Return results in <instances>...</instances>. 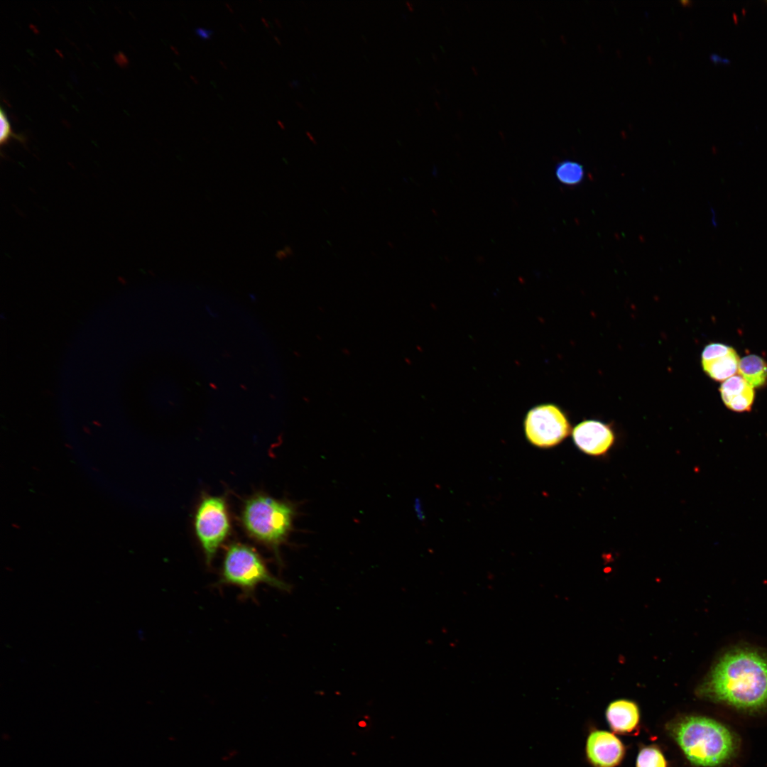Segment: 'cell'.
Listing matches in <instances>:
<instances>
[{"instance_id": "1", "label": "cell", "mask_w": 767, "mask_h": 767, "mask_svg": "<svg viewBox=\"0 0 767 767\" xmlns=\"http://www.w3.org/2000/svg\"><path fill=\"white\" fill-rule=\"evenodd\" d=\"M696 693L739 710L766 708L767 654L750 647L727 651L712 664Z\"/></svg>"}, {"instance_id": "2", "label": "cell", "mask_w": 767, "mask_h": 767, "mask_svg": "<svg viewBox=\"0 0 767 767\" xmlns=\"http://www.w3.org/2000/svg\"><path fill=\"white\" fill-rule=\"evenodd\" d=\"M669 731L687 760L696 766H720L736 751V739L730 729L707 717H680L670 724Z\"/></svg>"}, {"instance_id": "3", "label": "cell", "mask_w": 767, "mask_h": 767, "mask_svg": "<svg viewBox=\"0 0 767 767\" xmlns=\"http://www.w3.org/2000/svg\"><path fill=\"white\" fill-rule=\"evenodd\" d=\"M295 514L289 502L260 493L245 501L241 522L249 537L271 549L279 559V547L288 538Z\"/></svg>"}, {"instance_id": "4", "label": "cell", "mask_w": 767, "mask_h": 767, "mask_svg": "<svg viewBox=\"0 0 767 767\" xmlns=\"http://www.w3.org/2000/svg\"><path fill=\"white\" fill-rule=\"evenodd\" d=\"M267 584L279 589L288 584L274 577L259 553L251 546L233 543L226 549L218 584L239 587L244 597L254 596L260 584Z\"/></svg>"}, {"instance_id": "5", "label": "cell", "mask_w": 767, "mask_h": 767, "mask_svg": "<svg viewBox=\"0 0 767 767\" xmlns=\"http://www.w3.org/2000/svg\"><path fill=\"white\" fill-rule=\"evenodd\" d=\"M194 528L206 562L210 565L218 549L227 538L231 529L230 518L224 498L204 496L195 511Z\"/></svg>"}, {"instance_id": "6", "label": "cell", "mask_w": 767, "mask_h": 767, "mask_svg": "<svg viewBox=\"0 0 767 767\" xmlns=\"http://www.w3.org/2000/svg\"><path fill=\"white\" fill-rule=\"evenodd\" d=\"M528 441L542 448L553 447L570 433V423L556 406L544 404L534 407L528 413L524 422Z\"/></svg>"}, {"instance_id": "7", "label": "cell", "mask_w": 767, "mask_h": 767, "mask_svg": "<svg viewBox=\"0 0 767 767\" xmlns=\"http://www.w3.org/2000/svg\"><path fill=\"white\" fill-rule=\"evenodd\" d=\"M586 754L594 767H616L624 758L625 747L614 734L596 730L587 737Z\"/></svg>"}, {"instance_id": "8", "label": "cell", "mask_w": 767, "mask_h": 767, "mask_svg": "<svg viewBox=\"0 0 767 767\" xmlns=\"http://www.w3.org/2000/svg\"><path fill=\"white\" fill-rule=\"evenodd\" d=\"M739 360L732 347L721 343L708 344L702 353L705 372L719 381H724L738 372Z\"/></svg>"}, {"instance_id": "9", "label": "cell", "mask_w": 767, "mask_h": 767, "mask_svg": "<svg viewBox=\"0 0 767 767\" xmlns=\"http://www.w3.org/2000/svg\"><path fill=\"white\" fill-rule=\"evenodd\" d=\"M575 445L584 452L592 455L604 454L612 445L614 434L606 424L593 420H584L573 430Z\"/></svg>"}, {"instance_id": "10", "label": "cell", "mask_w": 767, "mask_h": 767, "mask_svg": "<svg viewBox=\"0 0 767 767\" xmlns=\"http://www.w3.org/2000/svg\"><path fill=\"white\" fill-rule=\"evenodd\" d=\"M606 719L611 729L619 734H636L638 731L640 709L633 700L612 701L606 709Z\"/></svg>"}, {"instance_id": "11", "label": "cell", "mask_w": 767, "mask_h": 767, "mask_svg": "<svg viewBox=\"0 0 767 767\" xmlns=\"http://www.w3.org/2000/svg\"><path fill=\"white\" fill-rule=\"evenodd\" d=\"M719 391L725 406L735 412L749 411L753 405L754 388L740 375L732 376L722 384Z\"/></svg>"}, {"instance_id": "12", "label": "cell", "mask_w": 767, "mask_h": 767, "mask_svg": "<svg viewBox=\"0 0 767 767\" xmlns=\"http://www.w3.org/2000/svg\"><path fill=\"white\" fill-rule=\"evenodd\" d=\"M738 373L753 388L767 384V363L758 355L750 354L740 359Z\"/></svg>"}, {"instance_id": "13", "label": "cell", "mask_w": 767, "mask_h": 767, "mask_svg": "<svg viewBox=\"0 0 767 767\" xmlns=\"http://www.w3.org/2000/svg\"><path fill=\"white\" fill-rule=\"evenodd\" d=\"M555 175L558 181L564 185H576L584 180V170L579 163L566 160L556 165Z\"/></svg>"}, {"instance_id": "14", "label": "cell", "mask_w": 767, "mask_h": 767, "mask_svg": "<svg viewBox=\"0 0 767 767\" xmlns=\"http://www.w3.org/2000/svg\"><path fill=\"white\" fill-rule=\"evenodd\" d=\"M666 759L661 750L651 745L641 748L636 758V767H667Z\"/></svg>"}, {"instance_id": "15", "label": "cell", "mask_w": 767, "mask_h": 767, "mask_svg": "<svg viewBox=\"0 0 767 767\" xmlns=\"http://www.w3.org/2000/svg\"><path fill=\"white\" fill-rule=\"evenodd\" d=\"M0 123H1V129H0V131H0V142H1V144L6 143V141L9 140V138L12 136H13L14 138H17V139H18L20 141H22V138H21V137L16 136V135L13 134V133H12V131L11 130L10 124H9V123L8 121V119H7V118H6V116L4 112L3 111L2 109H1V111H0Z\"/></svg>"}, {"instance_id": "16", "label": "cell", "mask_w": 767, "mask_h": 767, "mask_svg": "<svg viewBox=\"0 0 767 767\" xmlns=\"http://www.w3.org/2000/svg\"><path fill=\"white\" fill-rule=\"evenodd\" d=\"M194 31L197 36L203 39H210L214 33L212 29H205L201 27H197Z\"/></svg>"}, {"instance_id": "17", "label": "cell", "mask_w": 767, "mask_h": 767, "mask_svg": "<svg viewBox=\"0 0 767 767\" xmlns=\"http://www.w3.org/2000/svg\"><path fill=\"white\" fill-rule=\"evenodd\" d=\"M205 310H206L207 314L209 315H210V317H212V318H218V317H219L218 313L213 311L210 306L206 305L205 306Z\"/></svg>"}, {"instance_id": "18", "label": "cell", "mask_w": 767, "mask_h": 767, "mask_svg": "<svg viewBox=\"0 0 767 767\" xmlns=\"http://www.w3.org/2000/svg\"><path fill=\"white\" fill-rule=\"evenodd\" d=\"M710 58H711L712 60H713L714 62H719V61L722 62V60H723V58L720 57L717 54H712L710 55Z\"/></svg>"}, {"instance_id": "19", "label": "cell", "mask_w": 767, "mask_h": 767, "mask_svg": "<svg viewBox=\"0 0 767 767\" xmlns=\"http://www.w3.org/2000/svg\"><path fill=\"white\" fill-rule=\"evenodd\" d=\"M261 21H263V23H264V25H265V26H266L267 28H269V23H268V21H266V20L265 19V18H263V17H261Z\"/></svg>"}, {"instance_id": "20", "label": "cell", "mask_w": 767, "mask_h": 767, "mask_svg": "<svg viewBox=\"0 0 767 767\" xmlns=\"http://www.w3.org/2000/svg\"><path fill=\"white\" fill-rule=\"evenodd\" d=\"M274 21H275V22L276 23V24H277V25H278V26H279L280 28H282V25H281V21H279V20H278V18H274Z\"/></svg>"}, {"instance_id": "21", "label": "cell", "mask_w": 767, "mask_h": 767, "mask_svg": "<svg viewBox=\"0 0 767 767\" xmlns=\"http://www.w3.org/2000/svg\"><path fill=\"white\" fill-rule=\"evenodd\" d=\"M170 48H171V49H172V50H173L174 51V53H175V54H177V55H179V51H178V48H175V47H174V46H173V45H170Z\"/></svg>"}, {"instance_id": "22", "label": "cell", "mask_w": 767, "mask_h": 767, "mask_svg": "<svg viewBox=\"0 0 767 767\" xmlns=\"http://www.w3.org/2000/svg\"><path fill=\"white\" fill-rule=\"evenodd\" d=\"M190 77L195 82V83L197 84L199 82V80L195 76L190 75Z\"/></svg>"}, {"instance_id": "23", "label": "cell", "mask_w": 767, "mask_h": 767, "mask_svg": "<svg viewBox=\"0 0 767 767\" xmlns=\"http://www.w3.org/2000/svg\"><path fill=\"white\" fill-rule=\"evenodd\" d=\"M273 38L278 44H281L280 39L276 36L273 35Z\"/></svg>"}, {"instance_id": "24", "label": "cell", "mask_w": 767, "mask_h": 767, "mask_svg": "<svg viewBox=\"0 0 767 767\" xmlns=\"http://www.w3.org/2000/svg\"><path fill=\"white\" fill-rule=\"evenodd\" d=\"M224 4H225V6L229 9V10L232 13L233 10L231 8V6H229V4L228 3H227V2H225Z\"/></svg>"}, {"instance_id": "25", "label": "cell", "mask_w": 767, "mask_h": 767, "mask_svg": "<svg viewBox=\"0 0 767 767\" xmlns=\"http://www.w3.org/2000/svg\"><path fill=\"white\" fill-rule=\"evenodd\" d=\"M277 123H278V125H279V126H281V128H282V129H285V126L283 125V123H281V121H277Z\"/></svg>"}, {"instance_id": "26", "label": "cell", "mask_w": 767, "mask_h": 767, "mask_svg": "<svg viewBox=\"0 0 767 767\" xmlns=\"http://www.w3.org/2000/svg\"><path fill=\"white\" fill-rule=\"evenodd\" d=\"M239 26H240V27H241V28H242V30H243L244 31H245V32L246 31V27H245V26H244L242 25V23H239Z\"/></svg>"}, {"instance_id": "27", "label": "cell", "mask_w": 767, "mask_h": 767, "mask_svg": "<svg viewBox=\"0 0 767 767\" xmlns=\"http://www.w3.org/2000/svg\"><path fill=\"white\" fill-rule=\"evenodd\" d=\"M249 297H250V298L251 299L252 301H255L256 300V296H254V295L251 294V295H249Z\"/></svg>"}, {"instance_id": "28", "label": "cell", "mask_w": 767, "mask_h": 767, "mask_svg": "<svg viewBox=\"0 0 767 767\" xmlns=\"http://www.w3.org/2000/svg\"><path fill=\"white\" fill-rule=\"evenodd\" d=\"M219 62L221 65L223 66L224 68L227 69V66L224 65V62H222V60H219Z\"/></svg>"}, {"instance_id": "29", "label": "cell", "mask_w": 767, "mask_h": 767, "mask_svg": "<svg viewBox=\"0 0 767 767\" xmlns=\"http://www.w3.org/2000/svg\"><path fill=\"white\" fill-rule=\"evenodd\" d=\"M211 83H212V84H213L214 87H216V86H217V85H216L217 84H216V83H215V82H214L213 80H212V81H211Z\"/></svg>"}, {"instance_id": "30", "label": "cell", "mask_w": 767, "mask_h": 767, "mask_svg": "<svg viewBox=\"0 0 767 767\" xmlns=\"http://www.w3.org/2000/svg\"><path fill=\"white\" fill-rule=\"evenodd\" d=\"M175 65L178 67L179 70H181L180 67L177 63H175Z\"/></svg>"}, {"instance_id": "31", "label": "cell", "mask_w": 767, "mask_h": 767, "mask_svg": "<svg viewBox=\"0 0 767 767\" xmlns=\"http://www.w3.org/2000/svg\"><path fill=\"white\" fill-rule=\"evenodd\" d=\"M93 423L96 425H100L97 422L94 421Z\"/></svg>"}, {"instance_id": "32", "label": "cell", "mask_w": 767, "mask_h": 767, "mask_svg": "<svg viewBox=\"0 0 767 767\" xmlns=\"http://www.w3.org/2000/svg\"><path fill=\"white\" fill-rule=\"evenodd\" d=\"M766 2L767 3V0L766 1Z\"/></svg>"}]
</instances>
